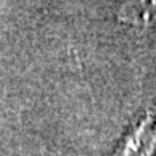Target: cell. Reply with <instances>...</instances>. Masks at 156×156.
Wrapping results in <instances>:
<instances>
[{"instance_id":"cell-1","label":"cell","mask_w":156,"mask_h":156,"mask_svg":"<svg viewBox=\"0 0 156 156\" xmlns=\"http://www.w3.org/2000/svg\"><path fill=\"white\" fill-rule=\"evenodd\" d=\"M153 124V119H147V123H144L136 132L131 134L126 144L118 148L115 156H147L148 150L154 144L156 131Z\"/></svg>"},{"instance_id":"cell-2","label":"cell","mask_w":156,"mask_h":156,"mask_svg":"<svg viewBox=\"0 0 156 156\" xmlns=\"http://www.w3.org/2000/svg\"><path fill=\"white\" fill-rule=\"evenodd\" d=\"M118 18L132 26H151L156 23V2H127L119 8Z\"/></svg>"}]
</instances>
